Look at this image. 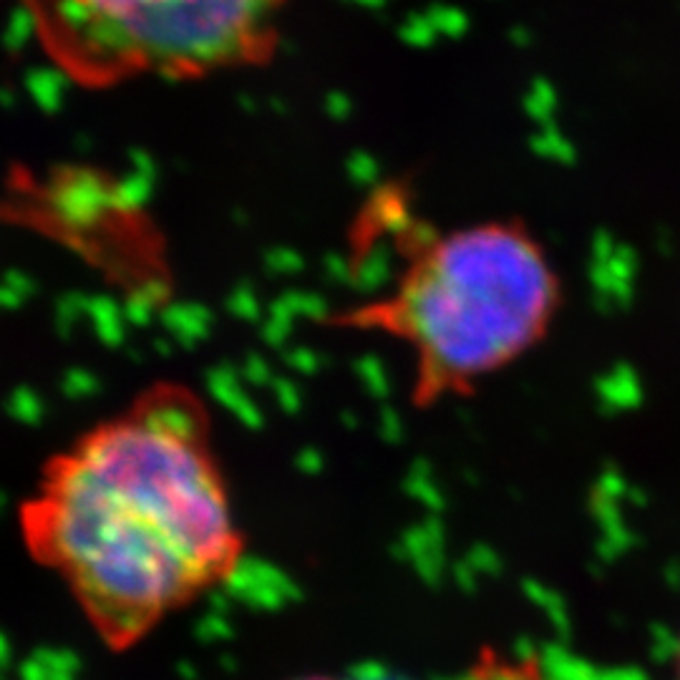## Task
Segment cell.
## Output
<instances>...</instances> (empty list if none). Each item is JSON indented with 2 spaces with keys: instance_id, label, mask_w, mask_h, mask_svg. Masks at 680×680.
<instances>
[{
  "instance_id": "2",
  "label": "cell",
  "mask_w": 680,
  "mask_h": 680,
  "mask_svg": "<svg viewBox=\"0 0 680 680\" xmlns=\"http://www.w3.org/2000/svg\"><path fill=\"white\" fill-rule=\"evenodd\" d=\"M557 278L527 232L456 230L416 252L386 300L348 318L414 353L424 393L461 391L527 353L547 330Z\"/></svg>"
},
{
  "instance_id": "9",
  "label": "cell",
  "mask_w": 680,
  "mask_h": 680,
  "mask_svg": "<svg viewBox=\"0 0 680 680\" xmlns=\"http://www.w3.org/2000/svg\"><path fill=\"white\" fill-rule=\"evenodd\" d=\"M509 41L517 48H529L534 43V36L527 26H514L509 28Z\"/></svg>"
},
{
  "instance_id": "3",
  "label": "cell",
  "mask_w": 680,
  "mask_h": 680,
  "mask_svg": "<svg viewBox=\"0 0 680 680\" xmlns=\"http://www.w3.org/2000/svg\"><path fill=\"white\" fill-rule=\"evenodd\" d=\"M285 0H26L46 56L86 89L265 63Z\"/></svg>"
},
{
  "instance_id": "8",
  "label": "cell",
  "mask_w": 680,
  "mask_h": 680,
  "mask_svg": "<svg viewBox=\"0 0 680 680\" xmlns=\"http://www.w3.org/2000/svg\"><path fill=\"white\" fill-rule=\"evenodd\" d=\"M537 147L542 149V152H547V154H555V157H562V159L570 157V154H567V144L562 142V139L555 134V131H547V134H544V136H539Z\"/></svg>"
},
{
  "instance_id": "6",
  "label": "cell",
  "mask_w": 680,
  "mask_h": 680,
  "mask_svg": "<svg viewBox=\"0 0 680 680\" xmlns=\"http://www.w3.org/2000/svg\"><path fill=\"white\" fill-rule=\"evenodd\" d=\"M557 106V91L547 79H534L529 94L524 99V109L537 121H550Z\"/></svg>"
},
{
  "instance_id": "1",
  "label": "cell",
  "mask_w": 680,
  "mask_h": 680,
  "mask_svg": "<svg viewBox=\"0 0 680 680\" xmlns=\"http://www.w3.org/2000/svg\"><path fill=\"white\" fill-rule=\"evenodd\" d=\"M21 534L114 648L227 580L245 539L202 401L159 383L84 431L46 461Z\"/></svg>"
},
{
  "instance_id": "5",
  "label": "cell",
  "mask_w": 680,
  "mask_h": 680,
  "mask_svg": "<svg viewBox=\"0 0 680 680\" xmlns=\"http://www.w3.org/2000/svg\"><path fill=\"white\" fill-rule=\"evenodd\" d=\"M426 16H429L431 26L436 28L439 36L461 38L469 33V16L456 6H441V3H436V6H431L426 11Z\"/></svg>"
},
{
  "instance_id": "4",
  "label": "cell",
  "mask_w": 680,
  "mask_h": 680,
  "mask_svg": "<svg viewBox=\"0 0 680 680\" xmlns=\"http://www.w3.org/2000/svg\"><path fill=\"white\" fill-rule=\"evenodd\" d=\"M459 680H547L534 660H512L504 655H484L479 663L469 668V673Z\"/></svg>"
},
{
  "instance_id": "10",
  "label": "cell",
  "mask_w": 680,
  "mask_h": 680,
  "mask_svg": "<svg viewBox=\"0 0 680 680\" xmlns=\"http://www.w3.org/2000/svg\"><path fill=\"white\" fill-rule=\"evenodd\" d=\"M300 680H333V678H300Z\"/></svg>"
},
{
  "instance_id": "7",
  "label": "cell",
  "mask_w": 680,
  "mask_h": 680,
  "mask_svg": "<svg viewBox=\"0 0 680 680\" xmlns=\"http://www.w3.org/2000/svg\"><path fill=\"white\" fill-rule=\"evenodd\" d=\"M401 38L414 48H431L439 38L426 13H414L401 23Z\"/></svg>"
}]
</instances>
